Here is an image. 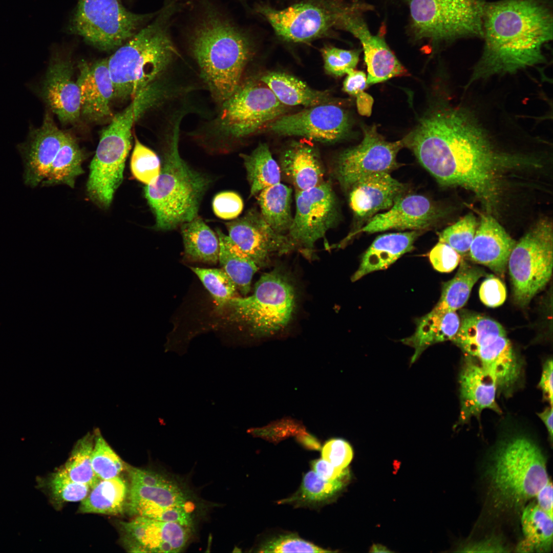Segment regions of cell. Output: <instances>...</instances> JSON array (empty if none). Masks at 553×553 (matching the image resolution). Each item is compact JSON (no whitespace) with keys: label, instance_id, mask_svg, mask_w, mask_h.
Wrapping results in <instances>:
<instances>
[{"label":"cell","instance_id":"32","mask_svg":"<svg viewBox=\"0 0 553 553\" xmlns=\"http://www.w3.org/2000/svg\"><path fill=\"white\" fill-rule=\"evenodd\" d=\"M521 524L524 538L516 547L519 552H548L552 546V518L533 501L523 509Z\"/></svg>","mask_w":553,"mask_h":553},{"label":"cell","instance_id":"29","mask_svg":"<svg viewBox=\"0 0 553 553\" xmlns=\"http://www.w3.org/2000/svg\"><path fill=\"white\" fill-rule=\"evenodd\" d=\"M416 325L413 334L401 340L403 344L414 349L411 364L429 346L452 341L458 330L460 317L456 311L443 312L433 309L419 318Z\"/></svg>","mask_w":553,"mask_h":553},{"label":"cell","instance_id":"38","mask_svg":"<svg viewBox=\"0 0 553 553\" xmlns=\"http://www.w3.org/2000/svg\"><path fill=\"white\" fill-rule=\"evenodd\" d=\"M499 335H506L500 324L479 314L465 312L461 315L458 330L452 341L464 354L470 355L485 340Z\"/></svg>","mask_w":553,"mask_h":553},{"label":"cell","instance_id":"60","mask_svg":"<svg viewBox=\"0 0 553 553\" xmlns=\"http://www.w3.org/2000/svg\"><path fill=\"white\" fill-rule=\"evenodd\" d=\"M296 441L304 447L311 450H319L321 444L317 438L309 433L307 430L296 436Z\"/></svg>","mask_w":553,"mask_h":553},{"label":"cell","instance_id":"22","mask_svg":"<svg viewBox=\"0 0 553 553\" xmlns=\"http://www.w3.org/2000/svg\"><path fill=\"white\" fill-rule=\"evenodd\" d=\"M67 134L57 127L50 113L46 114L41 126L31 131L20 147L26 184L35 187L46 179Z\"/></svg>","mask_w":553,"mask_h":553},{"label":"cell","instance_id":"46","mask_svg":"<svg viewBox=\"0 0 553 553\" xmlns=\"http://www.w3.org/2000/svg\"><path fill=\"white\" fill-rule=\"evenodd\" d=\"M477 227L476 218L469 214L444 229L439 235V242L450 246L461 256L469 252Z\"/></svg>","mask_w":553,"mask_h":553},{"label":"cell","instance_id":"43","mask_svg":"<svg viewBox=\"0 0 553 553\" xmlns=\"http://www.w3.org/2000/svg\"><path fill=\"white\" fill-rule=\"evenodd\" d=\"M214 298L217 309L223 310L234 297L236 286L223 269L190 267Z\"/></svg>","mask_w":553,"mask_h":553},{"label":"cell","instance_id":"48","mask_svg":"<svg viewBox=\"0 0 553 553\" xmlns=\"http://www.w3.org/2000/svg\"><path fill=\"white\" fill-rule=\"evenodd\" d=\"M257 549L259 552H332L306 541L294 534L279 535L268 538L261 543Z\"/></svg>","mask_w":553,"mask_h":553},{"label":"cell","instance_id":"24","mask_svg":"<svg viewBox=\"0 0 553 553\" xmlns=\"http://www.w3.org/2000/svg\"><path fill=\"white\" fill-rule=\"evenodd\" d=\"M76 83L80 96V116L98 121L112 115L114 88L107 58L92 63L81 61Z\"/></svg>","mask_w":553,"mask_h":553},{"label":"cell","instance_id":"6","mask_svg":"<svg viewBox=\"0 0 553 553\" xmlns=\"http://www.w3.org/2000/svg\"><path fill=\"white\" fill-rule=\"evenodd\" d=\"M216 116L192 135L212 154L229 153L235 144L285 115L282 103L260 79H242L232 94L220 105Z\"/></svg>","mask_w":553,"mask_h":553},{"label":"cell","instance_id":"20","mask_svg":"<svg viewBox=\"0 0 553 553\" xmlns=\"http://www.w3.org/2000/svg\"><path fill=\"white\" fill-rule=\"evenodd\" d=\"M442 210L420 195H403L389 209L377 214L357 232L374 233L390 229L422 230L434 225Z\"/></svg>","mask_w":553,"mask_h":553},{"label":"cell","instance_id":"58","mask_svg":"<svg viewBox=\"0 0 553 553\" xmlns=\"http://www.w3.org/2000/svg\"><path fill=\"white\" fill-rule=\"evenodd\" d=\"M552 360L548 359L543 365L539 386L543 392L544 397L552 406Z\"/></svg>","mask_w":553,"mask_h":553},{"label":"cell","instance_id":"62","mask_svg":"<svg viewBox=\"0 0 553 553\" xmlns=\"http://www.w3.org/2000/svg\"><path fill=\"white\" fill-rule=\"evenodd\" d=\"M552 406H550L542 412L538 414V415L543 422L547 429L551 442L552 440Z\"/></svg>","mask_w":553,"mask_h":553},{"label":"cell","instance_id":"9","mask_svg":"<svg viewBox=\"0 0 553 553\" xmlns=\"http://www.w3.org/2000/svg\"><path fill=\"white\" fill-rule=\"evenodd\" d=\"M157 13H134L120 0H79L69 30L97 49L110 51L130 39Z\"/></svg>","mask_w":553,"mask_h":553},{"label":"cell","instance_id":"34","mask_svg":"<svg viewBox=\"0 0 553 553\" xmlns=\"http://www.w3.org/2000/svg\"><path fill=\"white\" fill-rule=\"evenodd\" d=\"M258 195L260 212L265 221L276 232L287 234L293 217L291 188L280 182L263 189Z\"/></svg>","mask_w":553,"mask_h":553},{"label":"cell","instance_id":"3","mask_svg":"<svg viewBox=\"0 0 553 553\" xmlns=\"http://www.w3.org/2000/svg\"><path fill=\"white\" fill-rule=\"evenodd\" d=\"M183 115L181 112L176 115L172 128L164 135L159 176L144 188L157 230H172L198 217L202 199L214 181L212 177L194 168L180 155V125Z\"/></svg>","mask_w":553,"mask_h":553},{"label":"cell","instance_id":"30","mask_svg":"<svg viewBox=\"0 0 553 553\" xmlns=\"http://www.w3.org/2000/svg\"><path fill=\"white\" fill-rule=\"evenodd\" d=\"M260 79L286 106L302 105L311 107L336 103L328 91L313 89L300 79L285 73L270 72L262 76Z\"/></svg>","mask_w":553,"mask_h":553},{"label":"cell","instance_id":"55","mask_svg":"<svg viewBox=\"0 0 553 553\" xmlns=\"http://www.w3.org/2000/svg\"><path fill=\"white\" fill-rule=\"evenodd\" d=\"M461 552H506V547L497 537H492L480 541L473 542L459 548Z\"/></svg>","mask_w":553,"mask_h":553},{"label":"cell","instance_id":"45","mask_svg":"<svg viewBox=\"0 0 553 553\" xmlns=\"http://www.w3.org/2000/svg\"><path fill=\"white\" fill-rule=\"evenodd\" d=\"M130 166L135 178L146 185H150L154 183L159 175L161 160L154 151L135 137Z\"/></svg>","mask_w":553,"mask_h":553},{"label":"cell","instance_id":"37","mask_svg":"<svg viewBox=\"0 0 553 553\" xmlns=\"http://www.w3.org/2000/svg\"><path fill=\"white\" fill-rule=\"evenodd\" d=\"M216 233L219 240L220 265L236 287L245 295L250 290L252 276L259 267L241 252L219 228L216 229Z\"/></svg>","mask_w":553,"mask_h":553},{"label":"cell","instance_id":"47","mask_svg":"<svg viewBox=\"0 0 553 553\" xmlns=\"http://www.w3.org/2000/svg\"><path fill=\"white\" fill-rule=\"evenodd\" d=\"M306 430L303 422L296 419L286 416L271 421L261 427H252L247 432L254 437H259L273 443L289 437L296 436Z\"/></svg>","mask_w":553,"mask_h":553},{"label":"cell","instance_id":"56","mask_svg":"<svg viewBox=\"0 0 553 553\" xmlns=\"http://www.w3.org/2000/svg\"><path fill=\"white\" fill-rule=\"evenodd\" d=\"M347 75L343 83V90L355 97L364 92L367 86L366 74L362 71L353 70Z\"/></svg>","mask_w":553,"mask_h":553},{"label":"cell","instance_id":"8","mask_svg":"<svg viewBox=\"0 0 553 553\" xmlns=\"http://www.w3.org/2000/svg\"><path fill=\"white\" fill-rule=\"evenodd\" d=\"M296 304L294 286L278 269L263 274L257 282L253 293L246 297H233L224 306L228 320L242 326L250 336L260 339L271 337L290 322Z\"/></svg>","mask_w":553,"mask_h":553},{"label":"cell","instance_id":"53","mask_svg":"<svg viewBox=\"0 0 553 553\" xmlns=\"http://www.w3.org/2000/svg\"><path fill=\"white\" fill-rule=\"evenodd\" d=\"M479 295L483 304L489 307H497L506 300V287L499 279L490 275L481 284Z\"/></svg>","mask_w":553,"mask_h":553},{"label":"cell","instance_id":"40","mask_svg":"<svg viewBox=\"0 0 553 553\" xmlns=\"http://www.w3.org/2000/svg\"><path fill=\"white\" fill-rule=\"evenodd\" d=\"M349 473L338 478L326 480L313 471L306 473L299 490L280 503H291L297 506L315 505L327 502L345 486Z\"/></svg>","mask_w":553,"mask_h":553},{"label":"cell","instance_id":"19","mask_svg":"<svg viewBox=\"0 0 553 553\" xmlns=\"http://www.w3.org/2000/svg\"><path fill=\"white\" fill-rule=\"evenodd\" d=\"M120 526L124 545L132 552H178L189 537V527L142 516Z\"/></svg>","mask_w":553,"mask_h":553},{"label":"cell","instance_id":"57","mask_svg":"<svg viewBox=\"0 0 553 553\" xmlns=\"http://www.w3.org/2000/svg\"><path fill=\"white\" fill-rule=\"evenodd\" d=\"M311 465L313 471L320 477L326 480H334L349 473L347 469L336 468L323 458L312 461Z\"/></svg>","mask_w":553,"mask_h":553},{"label":"cell","instance_id":"42","mask_svg":"<svg viewBox=\"0 0 553 553\" xmlns=\"http://www.w3.org/2000/svg\"><path fill=\"white\" fill-rule=\"evenodd\" d=\"M94 443L92 455L93 470L101 480L120 475L127 465L104 439L100 431H94Z\"/></svg>","mask_w":553,"mask_h":553},{"label":"cell","instance_id":"18","mask_svg":"<svg viewBox=\"0 0 553 553\" xmlns=\"http://www.w3.org/2000/svg\"><path fill=\"white\" fill-rule=\"evenodd\" d=\"M335 24L351 33L361 44L367 67V84L407 74L384 40L372 34L359 15L351 11L336 12Z\"/></svg>","mask_w":553,"mask_h":553},{"label":"cell","instance_id":"35","mask_svg":"<svg viewBox=\"0 0 553 553\" xmlns=\"http://www.w3.org/2000/svg\"><path fill=\"white\" fill-rule=\"evenodd\" d=\"M485 274L481 268L461 260L455 275L443 284L440 297L433 309L443 312L456 311L467 302L472 288Z\"/></svg>","mask_w":553,"mask_h":553},{"label":"cell","instance_id":"5","mask_svg":"<svg viewBox=\"0 0 553 553\" xmlns=\"http://www.w3.org/2000/svg\"><path fill=\"white\" fill-rule=\"evenodd\" d=\"M188 45L202 79L220 105L243 79L252 53L250 42L228 20L209 10L192 30Z\"/></svg>","mask_w":553,"mask_h":553},{"label":"cell","instance_id":"23","mask_svg":"<svg viewBox=\"0 0 553 553\" xmlns=\"http://www.w3.org/2000/svg\"><path fill=\"white\" fill-rule=\"evenodd\" d=\"M73 74L70 60L56 58L49 67L42 89L46 103L66 124L77 122L80 116L79 89Z\"/></svg>","mask_w":553,"mask_h":553},{"label":"cell","instance_id":"15","mask_svg":"<svg viewBox=\"0 0 553 553\" xmlns=\"http://www.w3.org/2000/svg\"><path fill=\"white\" fill-rule=\"evenodd\" d=\"M225 224L231 241L258 267L266 265L274 254H285L295 249L288 235L273 229L256 209H250L242 217Z\"/></svg>","mask_w":553,"mask_h":553},{"label":"cell","instance_id":"27","mask_svg":"<svg viewBox=\"0 0 553 553\" xmlns=\"http://www.w3.org/2000/svg\"><path fill=\"white\" fill-rule=\"evenodd\" d=\"M279 165L295 190H306L325 181V168L320 154L307 142L289 144L280 156Z\"/></svg>","mask_w":553,"mask_h":553},{"label":"cell","instance_id":"10","mask_svg":"<svg viewBox=\"0 0 553 553\" xmlns=\"http://www.w3.org/2000/svg\"><path fill=\"white\" fill-rule=\"evenodd\" d=\"M553 232L551 223L541 220L516 243L508 260L513 295L521 307L528 305L552 275Z\"/></svg>","mask_w":553,"mask_h":553},{"label":"cell","instance_id":"50","mask_svg":"<svg viewBox=\"0 0 553 553\" xmlns=\"http://www.w3.org/2000/svg\"><path fill=\"white\" fill-rule=\"evenodd\" d=\"M323 459L339 469L348 465L353 458L350 444L344 439L332 438L328 440L322 450Z\"/></svg>","mask_w":553,"mask_h":553},{"label":"cell","instance_id":"54","mask_svg":"<svg viewBox=\"0 0 553 553\" xmlns=\"http://www.w3.org/2000/svg\"><path fill=\"white\" fill-rule=\"evenodd\" d=\"M131 483L148 486L164 485L174 482L166 476L154 471L146 470L127 465L126 469Z\"/></svg>","mask_w":553,"mask_h":553},{"label":"cell","instance_id":"61","mask_svg":"<svg viewBox=\"0 0 553 553\" xmlns=\"http://www.w3.org/2000/svg\"><path fill=\"white\" fill-rule=\"evenodd\" d=\"M356 97V104L359 113L365 116L371 114L373 100L372 97L365 92L358 95Z\"/></svg>","mask_w":553,"mask_h":553},{"label":"cell","instance_id":"36","mask_svg":"<svg viewBox=\"0 0 553 553\" xmlns=\"http://www.w3.org/2000/svg\"><path fill=\"white\" fill-rule=\"evenodd\" d=\"M250 187V197L280 182L281 171L268 145L261 143L250 154H241Z\"/></svg>","mask_w":553,"mask_h":553},{"label":"cell","instance_id":"49","mask_svg":"<svg viewBox=\"0 0 553 553\" xmlns=\"http://www.w3.org/2000/svg\"><path fill=\"white\" fill-rule=\"evenodd\" d=\"M324 67L328 74L339 77L354 70L359 59V51L348 50L333 46H325L321 49Z\"/></svg>","mask_w":553,"mask_h":553},{"label":"cell","instance_id":"1","mask_svg":"<svg viewBox=\"0 0 553 553\" xmlns=\"http://www.w3.org/2000/svg\"><path fill=\"white\" fill-rule=\"evenodd\" d=\"M402 141L440 184L470 190L489 212L499 202L504 173L534 165L497 151L470 116L454 108L429 112Z\"/></svg>","mask_w":553,"mask_h":553},{"label":"cell","instance_id":"33","mask_svg":"<svg viewBox=\"0 0 553 553\" xmlns=\"http://www.w3.org/2000/svg\"><path fill=\"white\" fill-rule=\"evenodd\" d=\"M179 227L186 258L193 261L212 264L219 261L218 235L199 216Z\"/></svg>","mask_w":553,"mask_h":553},{"label":"cell","instance_id":"44","mask_svg":"<svg viewBox=\"0 0 553 553\" xmlns=\"http://www.w3.org/2000/svg\"><path fill=\"white\" fill-rule=\"evenodd\" d=\"M51 500L56 504L81 501L88 495L90 487L74 481L59 468L43 483Z\"/></svg>","mask_w":553,"mask_h":553},{"label":"cell","instance_id":"7","mask_svg":"<svg viewBox=\"0 0 553 553\" xmlns=\"http://www.w3.org/2000/svg\"><path fill=\"white\" fill-rule=\"evenodd\" d=\"M546 460L539 446L523 435L503 441L486 470L490 487L499 505L520 506L536 497L548 481Z\"/></svg>","mask_w":553,"mask_h":553},{"label":"cell","instance_id":"31","mask_svg":"<svg viewBox=\"0 0 553 553\" xmlns=\"http://www.w3.org/2000/svg\"><path fill=\"white\" fill-rule=\"evenodd\" d=\"M130 488L119 476L101 480L81 501L78 512L116 515L122 513L129 501Z\"/></svg>","mask_w":553,"mask_h":553},{"label":"cell","instance_id":"59","mask_svg":"<svg viewBox=\"0 0 553 553\" xmlns=\"http://www.w3.org/2000/svg\"><path fill=\"white\" fill-rule=\"evenodd\" d=\"M535 497L538 506L552 518V484L550 479L538 492Z\"/></svg>","mask_w":553,"mask_h":553},{"label":"cell","instance_id":"28","mask_svg":"<svg viewBox=\"0 0 553 553\" xmlns=\"http://www.w3.org/2000/svg\"><path fill=\"white\" fill-rule=\"evenodd\" d=\"M422 230L390 233L378 236L364 254L352 282L375 271L387 269L403 254L414 248Z\"/></svg>","mask_w":553,"mask_h":553},{"label":"cell","instance_id":"51","mask_svg":"<svg viewBox=\"0 0 553 553\" xmlns=\"http://www.w3.org/2000/svg\"><path fill=\"white\" fill-rule=\"evenodd\" d=\"M212 208L218 217L224 220H232L241 213L243 202L238 194L231 191L223 192L214 198Z\"/></svg>","mask_w":553,"mask_h":553},{"label":"cell","instance_id":"4","mask_svg":"<svg viewBox=\"0 0 553 553\" xmlns=\"http://www.w3.org/2000/svg\"><path fill=\"white\" fill-rule=\"evenodd\" d=\"M178 7L164 5L150 24L140 29L108 59L113 99L134 98L161 77L179 56L171 37L170 23Z\"/></svg>","mask_w":553,"mask_h":553},{"label":"cell","instance_id":"26","mask_svg":"<svg viewBox=\"0 0 553 553\" xmlns=\"http://www.w3.org/2000/svg\"><path fill=\"white\" fill-rule=\"evenodd\" d=\"M516 243L493 217L483 215L469 253L472 261L503 277Z\"/></svg>","mask_w":553,"mask_h":553},{"label":"cell","instance_id":"16","mask_svg":"<svg viewBox=\"0 0 553 553\" xmlns=\"http://www.w3.org/2000/svg\"><path fill=\"white\" fill-rule=\"evenodd\" d=\"M185 494L173 482L161 486L131 483L126 508L133 515L189 527L193 524Z\"/></svg>","mask_w":553,"mask_h":553},{"label":"cell","instance_id":"63","mask_svg":"<svg viewBox=\"0 0 553 553\" xmlns=\"http://www.w3.org/2000/svg\"><path fill=\"white\" fill-rule=\"evenodd\" d=\"M370 552H392L387 548L385 546L380 544H374L372 546Z\"/></svg>","mask_w":553,"mask_h":553},{"label":"cell","instance_id":"13","mask_svg":"<svg viewBox=\"0 0 553 553\" xmlns=\"http://www.w3.org/2000/svg\"><path fill=\"white\" fill-rule=\"evenodd\" d=\"M404 146L402 140L386 141L375 126L365 128L361 142L337 156L333 175L341 187L349 190L360 179L370 175L390 173L398 165L397 155Z\"/></svg>","mask_w":553,"mask_h":553},{"label":"cell","instance_id":"39","mask_svg":"<svg viewBox=\"0 0 553 553\" xmlns=\"http://www.w3.org/2000/svg\"><path fill=\"white\" fill-rule=\"evenodd\" d=\"M83 153L77 141L68 133L52 163L47 177L41 184H61L73 188L76 179L83 173Z\"/></svg>","mask_w":553,"mask_h":553},{"label":"cell","instance_id":"21","mask_svg":"<svg viewBox=\"0 0 553 553\" xmlns=\"http://www.w3.org/2000/svg\"><path fill=\"white\" fill-rule=\"evenodd\" d=\"M460 412L459 423L479 417L483 410L500 413L496 401L497 387L490 372L475 357L464 354L459 377Z\"/></svg>","mask_w":553,"mask_h":553},{"label":"cell","instance_id":"25","mask_svg":"<svg viewBox=\"0 0 553 553\" xmlns=\"http://www.w3.org/2000/svg\"><path fill=\"white\" fill-rule=\"evenodd\" d=\"M406 189L389 173L373 174L360 179L350 188L349 205L357 218L366 219L389 209L405 194Z\"/></svg>","mask_w":553,"mask_h":553},{"label":"cell","instance_id":"17","mask_svg":"<svg viewBox=\"0 0 553 553\" xmlns=\"http://www.w3.org/2000/svg\"><path fill=\"white\" fill-rule=\"evenodd\" d=\"M259 11L278 36L295 42L308 41L323 35L335 21V13H329L310 3L297 4L282 10L262 7Z\"/></svg>","mask_w":553,"mask_h":553},{"label":"cell","instance_id":"2","mask_svg":"<svg viewBox=\"0 0 553 553\" xmlns=\"http://www.w3.org/2000/svg\"><path fill=\"white\" fill-rule=\"evenodd\" d=\"M482 28L483 52L471 81L543 61V47L552 37V13L540 0H501L485 5Z\"/></svg>","mask_w":553,"mask_h":553},{"label":"cell","instance_id":"12","mask_svg":"<svg viewBox=\"0 0 553 553\" xmlns=\"http://www.w3.org/2000/svg\"><path fill=\"white\" fill-rule=\"evenodd\" d=\"M296 211L287 235L308 258L315 244L337 224L339 213L336 195L329 181L304 190H295Z\"/></svg>","mask_w":553,"mask_h":553},{"label":"cell","instance_id":"52","mask_svg":"<svg viewBox=\"0 0 553 553\" xmlns=\"http://www.w3.org/2000/svg\"><path fill=\"white\" fill-rule=\"evenodd\" d=\"M429 258L433 268L441 272L453 271L459 264L461 256L450 246L439 242L431 249Z\"/></svg>","mask_w":553,"mask_h":553},{"label":"cell","instance_id":"11","mask_svg":"<svg viewBox=\"0 0 553 553\" xmlns=\"http://www.w3.org/2000/svg\"><path fill=\"white\" fill-rule=\"evenodd\" d=\"M417 38L434 41L483 35L482 0H407Z\"/></svg>","mask_w":553,"mask_h":553},{"label":"cell","instance_id":"14","mask_svg":"<svg viewBox=\"0 0 553 553\" xmlns=\"http://www.w3.org/2000/svg\"><path fill=\"white\" fill-rule=\"evenodd\" d=\"M270 131L282 136H299L333 143L344 139L350 128L347 112L336 103L309 107L284 115L267 125Z\"/></svg>","mask_w":553,"mask_h":553},{"label":"cell","instance_id":"41","mask_svg":"<svg viewBox=\"0 0 553 553\" xmlns=\"http://www.w3.org/2000/svg\"><path fill=\"white\" fill-rule=\"evenodd\" d=\"M94 443V433H88L74 445L69 458L60 469L75 482L88 485L91 489L101 480L94 473L92 455Z\"/></svg>","mask_w":553,"mask_h":553}]
</instances>
